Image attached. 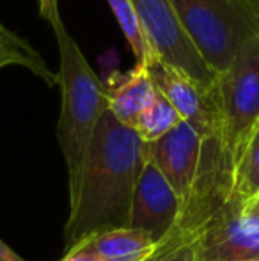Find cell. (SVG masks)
Returning <instances> with one entry per match:
<instances>
[{"mask_svg": "<svg viewBox=\"0 0 259 261\" xmlns=\"http://www.w3.org/2000/svg\"><path fill=\"white\" fill-rule=\"evenodd\" d=\"M144 162V142L107 110L91 139L76 189L69 194L66 251L98 231L128 227Z\"/></svg>", "mask_w": 259, "mask_h": 261, "instance_id": "1", "label": "cell"}, {"mask_svg": "<svg viewBox=\"0 0 259 261\" xmlns=\"http://www.w3.org/2000/svg\"><path fill=\"white\" fill-rule=\"evenodd\" d=\"M59 46V87L61 116L57 124V139L68 167L69 194L76 189L82 165L89 149L91 139L101 116L108 110L105 86L73 36L66 29L63 18L52 21Z\"/></svg>", "mask_w": 259, "mask_h": 261, "instance_id": "2", "label": "cell"}, {"mask_svg": "<svg viewBox=\"0 0 259 261\" xmlns=\"http://www.w3.org/2000/svg\"><path fill=\"white\" fill-rule=\"evenodd\" d=\"M217 137L233 171L259 124V34L249 38L213 84Z\"/></svg>", "mask_w": 259, "mask_h": 261, "instance_id": "3", "label": "cell"}, {"mask_svg": "<svg viewBox=\"0 0 259 261\" xmlns=\"http://www.w3.org/2000/svg\"><path fill=\"white\" fill-rule=\"evenodd\" d=\"M192 45L220 75L249 38L259 34V16L247 0H170Z\"/></svg>", "mask_w": 259, "mask_h": 261, "instance_id": "4", "label": "cell"}, {"mask_svg": "<svg viewBox=\"0 0 259 261\" xmlns=\"http://www.w3.org/2000/svg\"><path fill=\"white\" fill-rule=\"evenodd\" d=\"M195 249L199 261H259V217L231 189L197 229Z\"/></svg>", "mask_w": 259, "mask_h": 261, "instance_id": "5", "label": "cell"}, {"mask_svg": "<svg viewBox=\"0 0 259 261\" xmlns=\"http://www.w3.org/2000/svg\"><path fill=\"white\" fill-rule=\"evenodd\" d=\"M151 50L204 87H213L215 75L192 45L170 0H131Z\"/></svg>", "mask_w": 259, "mask_h": 261, "instance_id": "6", "label": "cell"}, {"mask_svg": "<svg viewBox=\"0 0 259 261\" xmlns=\"http://www.w3.org/2000/svg\"><path fill=\"white\" fill-rule=\"evenodd\" d=\"M183 208L162 172L146 160L135 187L128 227L148 234L160 245L180 224Z\"/></svg>", "mask_w": 259, "mask_h": 261, "instance_id": "7", "label": "cell"}, {"mask_svg": "<svg viewBox=\"0 0 259 261\" xmlns=\"http://www.w3.org/2000/svg\"><path fill=\"white\" fill-rule=\"evenodd\" d=\"M146 66L156 91L169 101L181 119L199 132L200 137L217 134V112L213 105V87H204L183 71L153 54Z\"/></svg>", "mask_w": 259, "mask_h": 261, "instance_id": "8", "label": "cell"}, {"mask_svg": "<svg viewBox=\"0 0 259 261\" xmlns=\"http://www.w3.org/2000/svg\"><path fill=\"white\" fill-rule=\"evenodd\" d=\"M200 151L203 137L187 121H181L163 137L144 142V158L162 172L183 206L194 189Z\"/></svg>", "mask_w": 259, "mask_h": 261, "instance_id": "9", "label": "cell"}, {"mask_svg": "<svg viewBox=\"0 0 259 261\" xmlns=\"http://www.w3.org/2000/svg\"><path fill=\"white\" fill-rule=\"evenodd\" d=\"M68 251L91 254L103 261H151L158 245L131 227H114L82 238Z\"/></svg>", "mask_w": 259, "mask_h": 261, "instance_id": "10", "label": "cell"}, {"mask_svg": "<svg viewBox=\"0 0 259 261\" xmlns=\"http://www.w3.org/2000/svg\"><path fill=\"white\" fill-rule=\"evenodd\" d=\"M105 93L112 116L131 128L137 117L151 105L158 91L146 66L135 64L128 73H114L105 87Z\"/></svg>", "mask_w": 259, "mask_h": 261, "instance_id": "11", "label": "cell"}, {"mask_svg": "<svg viewBox=\"0 0 259 261\" xmlns=\"http://www.w3.org/2000/svg\"><path fill=\"white\" fill-rule=\"evenodd\" d=\"M6 66H21L45 80L48 86H57L59 75L46 66L38 50L25 38L0 23V69Z\"/></svg>", "mask_w": 259, "mask_h": 261, "instance_id": "12", "label": "cell"}, {"mask_svg": "<svg viewBox=\"0 0 259 261\" xmlns=\"http://www.w3.org/2000/svg\"><path fill=\"white\" fill-rule=\"evenodd\" d=\"M181 116L165 98L160 93H156V98L151 101V105L137 117L133 123V130L138 135L142 142H153L156 139L169 134L176 124L181 123Z\"/></svg>", "mask_w": 259, "mask_h": 261, "instance_id": "13", "label": "cell"}, {"mask_svg": "<svg viewBox=\"0 0 259 261\" xmlns=\"http://www.w3.org/2000/svg\"><path fill=\"white\" fill-rule=\"evenodd\" d=\"M107 2L114 13L116 20H118L119 27H121L123 34H125L126 41H128L131 52L135 55V64L142 66L155 52L151 50L144 32H142L133 2L131 0H107Z\"/></svg>", "mask_w": 259, "mask_h": 261, "instance_id": "14", "label": "cell"}, {"mask_svg": "<svg viewBox=\"0 0 259 261\" xmlns=\"http://www.w3.org/2000/svg\"><path fill=\"white\" fill-rule=\"evenodd\" d=\"M233 192L247 201L259 192V124L233 174Z\"/></svg>", "mask_w": 259, "mask_h": 261, "instance_id": "15", "label": "cell"}, {"mask_svg": "<svg viewBox=\"0 0 259 261\" xmlns=\"http://www.w3.org/2000/svg\"><path fill=\"white\" fill-rule=\"evenodd\" d=\"M151 261H199L195 249V237H183L172 231L162 244Z\"/></svg>", "mask_w": 259, "mask_h": 261, "instance_id": "16", "label": "cell"}, {"mask_svg": "<svg viewBox=\"0 0 259 261\" xmlns=\"http://www.w3.org/2000/svg\"><path fill=\"white\" fill-rule=\"evenodd\" d=\"M38 2H39V14H41L48 23H52L55 18L61 16L59 0H38Z\"/></svg>", "mask_w": 259, "mask_h": 261, "instance_id": "17", "label": "cell"}, {"mask_svg": "<svg viewBox=\"0 0 259 261\" xmlns=\"http://www.w3.org/2000/svg\"><path fill=\"white\" fill-rule=\"evenodd\" d=\"M243 212H245L247 215L259 217V192L256 196L250 197V199L243 201Z\"/></svg>", "mask_w": 259, "mask_h": 261, "instance_id": "18", "label": "cell"}, {"mask_svg": "<svg viewBox=\"0 0 259 261\" xmlns=\"http://www.w3.org/2000/svg\"><path fill=\"white\" fill-rule=\"evenodd\" d=\"M0 261H25L21 256H18L9 245H6L0 240Z\"/></svg>", "mask_w": 259, "mask_h": 261, "instance_id": "19", "label": "cell"}, {"mask_svg": "<svg viewBox=\"0 0 259 261\" xmlns=\"http://www.w3.org/2000/svg\"><path fill=\"white\" fill-rule=\"evenodd\" d=\"M59 261H103L98 259L91 254H82V252H75V251H66V254Z\"/></svg>", "mask_w": 259, "mask_h": 261, "instance_id": "20", "label": "cell"}, {"mask_svg": "<svg viewBox=\"0 0 259 261\" xmlns=\"http://www.w3.org/2000/svg\"><path fill=\"white\" fill-rule=\"evenodd\" d=\"M247 2L250 4V7H252V9L256 11V14L259 16V0H247Z\"/></svg>", "mask_w": 259, "mask_h": 261, "instance_id": "21", "label": "cell"}]
</instances>
